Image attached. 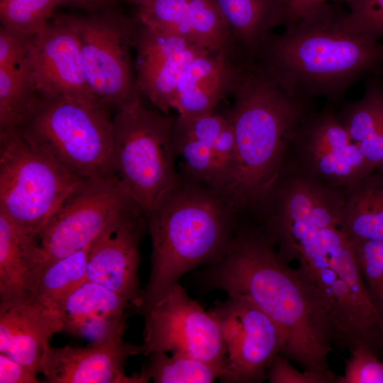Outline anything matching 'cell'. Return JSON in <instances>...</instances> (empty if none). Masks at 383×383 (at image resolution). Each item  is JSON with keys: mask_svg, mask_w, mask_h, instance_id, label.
Here are the masks:
<instances>
[{"mask_svg": "<svg viewBox=\"0 0 383 383\" xmlns=\"http://www.w3.org/2000/svg\"><path fill=\"white\" fill-rule=\"evenodd\" d=\"M195 278L202 289L249 299L280 330V354L302 370L335 376L328 360L335 335L318 289L300 267L289 265L260 226L237 224L221 257Z\"/></svg>", "mask_w": 383, "mask_h": 383, "instance_id": "obj_1", "label": "cell"}, {"mask_svg": "<svg viewBox=\"0 0 383 383\" xmlns=\"http://www.w3.org/2000/svg\"><path fill=\"white\" fill-rule=\"evenodd\" d=\"M347 13L334 2L320 6L271 35L255 59L294 93L338 101L383 67V43L350 28Z\"/></svg>", "mask_w": 383, "mask_h": 383, "instance_id": "obj_2", "label": "cell"}, {"mask_svg": "<svg viewBox=\"0 0 383 383\" xmlns=\"http://www.w3.org/2000/svg\"><path fill=\"white\" fill-rule=\"evenodd\" d=\"M233 94L228 117L236 164L221 194L237 213H255L279 177L311 100L288 89L257 61L246 63Z\"/></svg>", "mask_w": 383, "mask_h": 383, "instance_id": "obj_3", "label": "cell"}, {"mask_svg": "<svg viewBox=\"0 0 383 383\" xmlns=\"http://www.w3.org/2000/svg\"><path fill=\"white\" fill-rule=\"evenodd\" d=\"M237 213L215 189L178 179L145 215L152 243L150 271L135 310L158 304L184 274L219 259L233 235Z\"/></svg>", "mask_w": 383, "mask_h": 383, "instance_id": "obj_4", "label": "cell"}, {"mask_svg": "<svg viewBox=\"0 0 383 383\" xmlns=\"http://www.w3.org/2000/svg\"><path fill=\"white\" fill-rule=\"evenodd\" d=\"M318 289L333 328L335 343L351 351L367 348L383 354V319L372 304L350 239L342 226L308 236L292 257Z\"/></svg>", "mask_w": 383, "mask_h": 383, "instance_id": "obj_5", "label": "cell"}, {"mask_svg": "<svg viewBox=\"0 0 383 383\" xmlns=\"http://www.w3.org/2000/svg\"><path fill=\"white\" fill-rule=\"evenodd\" d=\"M18 129L57 164L82 179L115 175L112 118L103 104L38 94Z\"/></svg>", "mask_w": 383, "mask_h": 383, "instance_id": "obj_6", "label": "cell"}, {"mask_svg": "<svg viewBox=\"0 0 383 383\" xmlns=\"http://www.w3.org/2000/svg\"><path fill=\"white\" fill-rule=\"evenodd\" d=\"M174 119L140 101L116 109L112 118L113 173L145 215L179 179L174 170Z\"/></svg>", "mask_w": 383, "mask_h": 383, "instance_id": "obj_7", "label": "cell"}, {"mask_svg": "<svg viewBox=\"0 0 383 383\" xmlns=\"http://www.w3.org/2000/svg\"><path fill=\"white\" fill-rule=\"evenodd\" d=\"M83 179L57 164L18 128L0 130V213L38 238Z\"/></svg>", "mask_w": 383, "mask_h": 383, "instance_id": "obj_8", "label": "cell"}, {"mask_svg": "<svg viewBox=\"0 0 383 383\" xmlns=\"http://www.w3.org/2000/svg\"><path fill=\"white\" fill-rule=\"evenodd\" d=\"M346 192L321 184L285 161L267 196L255 211L260 226L286 260L315 231L343 227Z\"/></svg>", "mask_w": 383, "mask_h": 383, "instance_id": "obj_9", "label": "cell"}, {"mask_svg": "<svg viewBox=\"0 0 383 383\" xmlns=\"http://www.w3.org/2000/svg\"><path fill=\"white\" fill-rule=\"evenodd\" d=\"M77 35L87 81L107 107L140 102L131 48L139 21L108 11L67 15Z\"/></svg>", "mask_w": 383, "mask_h": 383, "instance_id": "obj_10", "label": "cell"}, {"mask_svg": "<svg viewBox=\"0 0 383 383\" xmlns=\"http://www.w3.org/2000/svg\"><path fill=\"white\" fill-rule=\"evenodd\" d=\"M135 206L115 175L83 179L43 229L38 268L90 245Z\"/></svg>", "mask_w": 383, "mask_h": 383, "instance_id": "obj_11", "label": "cell"}, {"mask_svg": "<svg viewBox=\"0 0 383 383\" xmlns=\"http://www.w3.org/2000/svg\"><path fill=\"white\" fill-rule=\"evenodd\" d=\"M136 311L144 319L140 354L182 353L224 370L226 354L214 313L205 311L179 283L158 304Z\"/></svg>", "mask_w": 383, "mask_h": 383, "instance_id": "obj_12", "label": "cell"}, {"mask_svg": "<svg viewBox=\"0 0 383 383\" xmlns=\"http://www.w3.org/2000/svg\"><path fill=\"white\" fill-rule=\"evenodd\" d=\"M286 161L314 180L345 192L375 170L329 107L304 118Z\"/></svg>", "mask_w": 383, "mask_h": 383, "instance_id": "obj_13", "label": "cell"}, {"mask_svg": "<svg viewBox=\"0 0 383 383\" xmlns=\"http://www.w3.org/2000/svg\"><path fill=\"white\" fill-rule=\"evenodd\" d=\"M220 327L226 360L219 380L258 383L267 379L269 366L281 353L283 335L274 322L247 297L227 294L210 310Z\"/></svg>", "mask_w": 383, "mask_h": 383, "instance_id": "obj_14", "label": "cell"}, {"mask_svg": "<svg viewBox=\"0 0 383 383\" xmlns=\"http://www.w3.org/2000/svg\"><path fill=\"white\" fill-rule=\"evenodd\" d=\"M147 224L145 213L135 206L121 214L90 245L87 280L123 296L134 308L139 304V246Z\"/></svg>", "mask_w": 383, "mask_h": 383, "instance_id": "obj_15", "label": "cell"}, {"mask_svg": "<svg viewBox=\"0 0 383 383\" xmlns=\"http://www.w3.org/2000/svg\"><path fill=\"white\" fill-rule=\"evenodd\" d=\"M33 73L39 95L104 105L87 81L79 42L67 15L50 20L34 36Z\"/></svg>", "mask_w": 383, "mask_h": 383, "instance_id": "obj_16", "label": "cell"}, {"mask_svg": "<svg viewBox=\"0 0 383 383\" xmlns=\"http://www.w3.org/2000/svg\"><path fill=\"white\" fill-rule=\"evenodd\" d=\"M140 354V346L123 336L93 343L86 347L50 346L42 372L48 383H145L139 374L127 376L126 360Z\"/></svg>", "mask_w": 383, "mask_h": 383, "instance_id": "obj_17", "label": "cell"}, {"mask_svg": "<svg viewBox=\"0 0 383 383\" xmlns=\"http://www.w3.org/2000/svg\"><path fill=\"white\" fill-rule=\"evenodd\" d=\"M60 307L35 296L0 303V353L42 372L50 337L64 331Z\"/></svg>", "mask_w": 383, "mask_h": 383, "instance_id": "obj_18", "label": "cell"}, {"mask_svg": "<svg viewBox=\"0 0 383 383\" xmlns=\"http://www.w3.org/2000/svg\"><path fill=\"white\" fill-rule=\"evenodd\" d=\"M130 306L123 296L87 280L60 306L64 331L91 343L123 336L127 327L126 309Z\"/></svg>", "mask_w": 383, "mask_h": 383, "instance_id": "obj_19", "label": "cell"}, {"mask_svg": "<svg viewBox=\"0 0 383 383\" xmlns=\"http://www.w3.org/2000/svg\"><path fill=\"white\" fill-rule=\"evenodd\" d=\"M226 50H209L190 64L170 103L179 116L191 118L213 111L226 94L233 93L245 65L231 64Z\"/></svg>", "mask_w": 383, "mask_h": 383, "instance_id": "obj_20", "label": "cell"}, {"mask_svg": "<svg viewBox=\"0 0 383 383\" xmlns=\"http://www.w3.org/2000/svg\"><path fill=\"white\" fill-rule=\"evenodd\" d=\"M39 239L0 213V303L33 296Z\"/></svg>", "mask_w": 383, "mask_h": 383, "instance_id": "obj_21", "label": "cell"}, {"mask_svg": "<svg viewBox=\"0 0 383 383\" xmlns=\"http://www.w3.org/2000/svg\"><path fill=\"white\" fill-rule=\"evenodd\" d=\"M337 116L365 158L383 170V83L372 79L362 96L348 102Z\"/></svg>", "mask_w": 383, "mask_h": 383, "instance_id": "obj_22", "label": "cell"}, {"mask_svg": "<svg viewBox=\"0 0 383 383\" xmlns=\"http://www.w3.org/2000/svg\"><path fill=\"white\" fill-rule=\"evenodd\" d=\"M233 35L248 60H255L281 24L283 0H216Z\"/></svg>", "mask_w": 383, "mask_h": 383, "instance_id": "obj_23", "label": "cell"}, {"mask_svg": "<svg viewBox=\"0 0 383 383\" xmlns=\"http://www.w3.org/2000/svg\"><path fill=\"white\" fill-rule=\"evenodd\" d=\"M211 50L196 44L171 56L136 61V83L160 111L167 113L179 82L190 64Z\"/></svg>", "mask_w": 383, "mask_h": 383, "instance_id": "obj_24", "label": "cell"}, {"mask_svg": "<svg viewBox=\"0 0 383 383\" xmlns=\"http://www.w3.org/2000/svg\"><path fill=\"white\" fill-rule=\"evenodd\" d=\"M343 228L350 239L383 240V170L346 192Z\"/></svg>", "mask_w": 383, "mask_h": 383, "instance_id": "obj_25", "label": "cell"}, {"mask_svg": "<svg viewBox=\"0 0 383 383\" xmlns=\"http://www.w3.org/2000/svg\"><path fill=\"white\" fill-rule=\"evenodd\" d=\"M90 245L38 267L33 296L55 304L60 309L66 298L87 281V256Z\"/></svg>", "mask_w": 383, "mask_h": 383, "instance_id": "obj_26", "label": "cell"}, {"mask_svg": "<svg viewBox=\"0 0 383 383\" xmlns=\"http://www.w3.org/2000/svg\"><path fill=\"white\" fill-rule=\"evenodd\" d=\"M38 97L33 67H0V130L20 128Z\"/></svg>", "mask_w": 383, "mask_h": 383, "instance_id": "obj_27", "label": "cell"}, {"mask_svg": "<svg viewBox=\"0 0 383 383\" xmlns=\"http://www.w3.org/2000/svg\"><path fill=\"white\" fill-rule=\"evenodd\" d=\"M177 33L211 50L226 49L233 39L216 0H190Z\"/></svg>", "mask_w": 383, "mask_h": 383, "instance_id": "obj_28", "label": "cell"}, {"mask_svg": "<svg viewBox=\"0 0 383 383\" xmlns=\"http://www.w3.org/2000/svg\"><path fill=\"white\" fill-rule=\"evenodd\" d=\"M140 373L149 382L155 383H211L219 379L222 367L182 354L154 352Z\"/></svg>", "mask_w": 383, "mask_h": 383, "instance_id": "obj_29", "label": "cell"}, {"mask_svg": "<svg viewBox=\"0 0 383 383\" xmlns=\"http://www.w3.org/2000/svg\"><path fill=\"white\" fill-rule=\"evenodd\" d=\"M57 0H0L1 27L34 37L51 20Z\"/></svg>", "mask_w": 383, "mask_h": 383, "instance_id": "obj_30", "label": "cell"}, {"mask_svg": "<svg viewBox=\"0 0 383 383\" xmlns=\"http://www.w3.org/2000/svg\"><path fill=\"white\" fill-rule=\"evenodd\" d=\"M175 152L183 159L192 179L218 191V177L211 148L196 140L173 123Z\"/></svg>", "mask_w": 383, "mask_h": 383, "instance_id": "obj_31", "label": "cell"}, {"mask_svg": "<svg viewBox=\"0 0 383 383\" xmlns=\"http://www.w3.org/2000/svg\"><path fill=\"white\" fill-rule=\"evenodd\" d=\"M350 241L370 300L383 319V240Z\"/></svg>", "mask_w": 383, "mask_h": 383, "instance_id": "obj_32", "label": "cell"}, {"mask_svg": "<svg viewBox=\"0 0 383 383\" xmlns=\"http://www.w3.org/2000/svg\"><path fill=\"white\" fill-rule=\"evenodd\" d=\"M189 1L147 0L137 6L136 18L144 26L177 34Z\"/></svg>", "mask_w": 383, "mask_h": 383, "instance_id": "obj_33", "label": "cell"}, {"mask_svg": "<svg viewBox=\"0 0 383 383\" xmlns=\"http://www.w3.org/2000/svg\"><path fill=\"white\" fill-rule=\"evenodd\" d=\"M346 6L350 28L377 40L383 38V0H350Z\"/></svg>", "mask_w": 383, "mask_h": 383, "instance_id": "obj_34", "label": "cell"}, {"mask_svg": "<svg viewBox=\"0 0 383 383\" xmlns=\"http://www.w3.org/2000/svg\"><path fill=\"white\" fill-rule=\"evenodd\" d=\"M350 352L344 374L338 376L337 383H383L382 362L375 353L363 347Z\"/></svg>", "mask_w": 383, "mask_h": 383, "instance_id": "obj_35", "label": "cell"}, {"mask_svg": "<svg viewBox=\"0 0 383 383\" xmlns=\"http://www.w3.org/2000/svg\"><path fill=\"white\" fill-rule=\"evenodd\" d=\"M228 121V117L211 111L191 118L178 116L174 123L188 135L211 148Z\"/></svg>", "mask_w": 383, "mask_h": 383, "instance_id": "obj_36", "label": "cell"}, {"mask_svg": "<svg viewBox=\"0 0 383 383\" xmlns=\"http://www.w3.org/2000/svg\"><path fill=\"white\" fill-rule=\"evenodd\" d=\"M337 377L314 370L299 371L280 353L273 358L267 374L270 383H337Z\"/></svg>", "mask_w": 383, "mask_h": 383, "instance_id": "obj_37", "label": "cell"}, {"mask_svg": "<svg viewBox=\"0 0 383 383\" xmlns=\"http://www.w3.org/2000/svg\"><path fill=\"white\" fill-rule=\"evenodd\" d=\"M211 151L218 177V192L221 193L231 179L236 164L235 135L230 120L211 146Z\"/></svg>", "mask_w": 383, "mask_h": 383, "instance_id": "obj_38", "label": "cell"}, {"mask_svg": "<svg viewBox=\"0 0 383 383\" xmlns=\"http://www.w3.org/2000/svg\"><path fill=\"white\" fill-rule=\"evenodd\" d=\"M37 373L0 353V383H38Z\"/></svg>", "mask_w": 383, "mask_h": 383, "instance_id": "obj_39", "label": "cell"}, {"mask_svg": "<svg viewBox=\"0 0 383 383\" xmlns=\"http://www.w3.org/2000/svg\"><path fill=\"white\" fill-rule=\"evenodd\" d=\"M350 0H283L281 24L288 26L306 13L329 2H343Z\"/></svg>", "mask_w": 383, "mask_h": 383, "instance_id": "obj_40", "label": "cell"}, {"mask_svg": "<svg viewBox=\"0 0 383 383\" xmlns=\"http://www.w3.org/2000/svg\"><path fill=\"white\" fill-rule=\"evenodd\" d=\"M58 4H71L82 6L84 8L96 9L106 6L113 0H57Z\"/></svg>", "mask_w": 383, "mask_h": 383, "instance_id": "obj_41", "label": "cell"}, {"mask_svg": "<svg viewBox=\"0 0 383 383\" xmlns=\"http://www.w3.org/2000/svg\"><path fill=\"white\" fill-rule=\"evenodd\" d=\"M125 1H126L128 2H130V3H132V4H135L137 6H139V5L142 4L143 3L146 1L147 0H125Z\"/></svg>", "mask_w": 383, "mask_h": 383, "instance_id": "obj_42", "label": "cell"}, {"mask_svg": "<svg viewBox=\"0 0 383 383\" xmlns=\"http://www.w3.org/2000/svg\"><path fill=\"white\" fill-rule=\"evenodd\" d=\"M382 368H383V362H382Z\"/></svg>", "mask_w": 383, "mask_h": 383, "instance_id": "obj_43", "label": "cell"}, {"mask_svg": "<svg viewBox=\"0 0 383 383\" xmlns=\"http://www.w3.org/2000/svg\"><path fill=\"white\" fill-rule=\"evenodd\" d=\"M382 70L383 71V67H382Z\"/></svg>", "mask_w": 383, "mask_h": 383, "instance_id": "obj_44", "label": "cell"}]
</instances>
